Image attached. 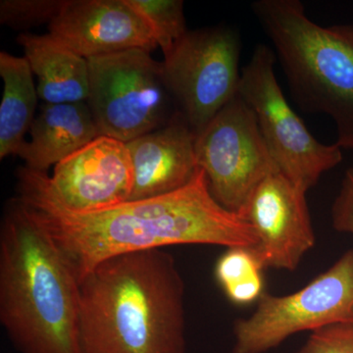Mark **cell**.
<instances>
[{
    "mask_svg": "<svg viewBox=\"0 0 353 353\" xmlns=\"http://www.w3.org/2000/svg\"><path fill=\"white\" fill-rule=\"evenodd\" d=\"M30 134L31 139L23 143L17 155L27 168L41 173H48L51 166L101 136L87 101L44 104Z\"/></svg>",
    "mask_w": 353,
    "mask_h": 353,
    "instance_id": "14",
    "label": "cell"
},
{
    "mask_svg": "<svg viewBox=\"0 0 353 353\" xmlns=\"http://www.w3.org/2000/svg\"><path fill=\"white\" fill-rule=\"evenodd\" d=\"M87 103L101 136L127 143L164 127L179 111L162 62L145 50L88 58Z\"/></svg>",
    "mask_w": 353,
    "mask_h": 353,
    "instance_id": "5",
    "label": "cell"
},
{
    "mask_svg": "<svg viewBox=\"0 0 353 353\" xmlns=\"http://www.w3.org/2000/svg\"><path fill=\"white\" fill-rule=\"evenodd\" d=\"M32 74L39 99L48 104L77 103L88 97V62L51 34L22 32L17 38Z\"/></svg>",
    "mask_w": 353,
    "mask_h": 353,
    "instance_id": "15",
    "label": "cell"
},
{
    "mask_svg": "<svg viewBox=\"0 0 353 353\" xmlns=\"http://www.w3.org/2000/svg\"><path fill=\"white\" fill-rule=\"evenodd\" d=\"M241 38L226 26L188 31L162 61L179 111L197 134L239 94Z\"/></svg>",
    "mask_w": 353,
    "mask_h": 353,
    "instance_id": "8",
    "label": "cell"
},
{
    "mask_svg": "<svg viewBox=\"0 0 353 353\" xmlns=\"http://www.w3.org/2000/svg\"><path fill=\"white\" fill-rule=\"evenodd\" d=\"M196 155L216 201L240 216L260 183L281 173L255 114L239 94L197 132Z\"/></svg>",
    "mask_w": 353,
    "mask_h": 353,
    "instance_id": "9",
    "label": "cell"
},
{
    "mask_svg": "<svg viewBox=\"0 0 353 353\" xmlns=\"http://www.w3.org/2000/svg\"><path fill=\"white\" fill-rule=\"evenodd\" d=\"M353 324V248L303 289L264 292L250 317L234 322L233 353H265L292 334Z\"/></svg>",
    "mask_w": 353,
    "mask_h": 353,
    "instance_id": "7",
    "label": "cell"
},
{
    "mask_svg": "<svg viewBox=\"0 0 353 353\" xmlns=\"http://www.w3.org/2000/svg\"><path fill=\"white\" fill-rule=\"evenodd\" d=\"M134 168L127 145L99 136L55 165L48 187L58 201L78 213L105 210L131 199Z\"/></svg>",
    "mask_w": 353,
    "mask_h": 353,
    "instance_id": "11",
    "label": "cell"
},
{
    "mask_svg": "<svg viewBox=\"0 0 353 353\" xmlns=\"http://www.w3.org/2000/svg\"><path fill=\"white\" fill-rule=\"evenodd\" d=\"M296 353H353V324L316 330Z\"/></svg>",
    "mask_w": 353,
    "mask_h": 353,
    "instance_id": "20",
    "label": "cell"
},
{
    "mask_svg": "<svg viewBox=\"0 0 353 353\" xmlns=\"http://www.w3.org/2000/svg\"><path fill=\"white\" fill-rule=\"evenodd\" d=\"M48 32L87 59L158 48L152 30L126 0H65Z\"/></svg>",
    "mask_w": 353,
    "mask_h": 353,
    "instance_id": "12",
    "label": "cell"
},
{
    "mask_svg": "<svg viewBox=\"0 0 353 353\" xmlns=\"http://www.w3.org/2000/svg\"><path fill=\"white\" fill-rule=\"evenodd\" d=\"M252 9L294 101L306 112L328 115L336 145L353 150V24H316L299 0H257Z\"/></svg>",
    "mask_w": 353,
    "mask_h": 353,
    "instance_id": "4",
    "label": "cell"
},
{
    "mask_svg": "<svg viewBox=\"0 0 353 353\" xmlns=\"http://www.w3.org/2000/svg\"><path fill=\"white\" fill-rule=\"evenodd\" d=\"M55 241L17 197L0 224V322L20 353H83L81 287Z\"/></svg>",
    "mask_w": 353,
    "mask_h": 353,
    "instance_id": "3",
    "label": "cell"
},
{
    "mask_svg": "<svg viewBox=\"0 0 353 353\" xmlns=\"http://www.w3.org/2000/svg\"><path fill=\"white\" fill-rule=\"evenodd\" d=\"M3 95L0 104V159L17 155L34 122L39 94L25 57L0 52Z\"/></svg>",
    "mask_w": 353,
    "mask_h": 353,
    "instance_id": "16",
    "label": "cell"
},
{
    "mask_svg": "<svg viewBox=\"0 0 353 353\" xmlns=\"http://www.w3.org/2000/svg\"><path fill=\"white\" fill-rule=\"evenodd\" d=\"M65 0H1L0 23L11 29H31L37 26L50 25L61 11Z\"/></svg>",
    "mask_w": 353,
    "mask_h": 353,
    "instance_id": "19",
    "label": "cell"
},
{
    "mask_svg": "<svg viewBox=\"0 0 353 353\" xmlns=\"http://www.w3.org/2000/svg\"><path fill=\"white\" fill-rule=\"evenodd\" d=\"M196 138L178 112L164 127L127 143L134 176L130 201L163 196L187 185L199 170Z\"/></svg>",
    "mask_w": 353,
    "mask_h": 353,
    "instance_id": "13",
    "label": "cell"
},
{
    "mask_svg": "<svg viewBox=\"0 0 353 353\" xmlns=\"http://www.w3.org/2000/svg\"><path fill=\"white\" fill-rule=\"evenodd\" d=\"M306 194L282 173L274 174L260 183L241 213L256 236L253 250L264 269L296 270L314 246Z\"/></svg>",
    "mask_w": 353,
    "mask_h": 353,
    "instance_id": "10",
    "label": "cell"
},
{
    "mask_svg": "<svg viewBox=\"0 0 353 353\" xmlns=\"http://www.w3.org/2000/svg\"><path fill=\"white\" fill-rule=\"evenodd\" d=\"M331 216L336 231L353 236V167L345 172L340 192L332 205Z\"/></svg>",
    "mask_w": 353,
    "mask_h": 353,
    "instance_id": "21",
    "label": "cell"
},
{
    "mask_svg": "<svg viewBox=\"0 0 353 353\" xmlns=\"http://www.w3.org/2000/svg\"><path fill=\"white\" fill-rule=\"evenodd\" d=\"M83 353H185V282L164 250L126 253L80 283Z\"/></svg>",
    "mask_w": 353,
    "mask_h": 353,
    "instance_id": "2",
    "label": "cell"
},
{
    "mask_svg": "<svg viewBox=\"0 0 353 353\" xmlns=\"http://www.w3.org/2000/svg\"><path fill=\"white\" fill-rule=\"evenodd\" d=\"M17 181L16 197L55 241L80 283L101 262L126 253L179 245L257 243L252 227L216 201L201 168L175 192L90 213L64 208L48 187V173L21 167Z\"/></svg>",
    "mask_w": 353,
    "mask_h": 353,
    "instance_id": "1",
    "label": "cell"
},
{
    "mask_svg": "<svg viewBox=\"0 0 353 353\" xmlns=\"http://www.w3.org/2000/svg\"><path fill=\"white\" fill-rule=\"evenodd\" d=\"M276 59L273 50L259 44L241 69L239 95L255 114L279 170L307 192L343 161V150L318 141L290 108L276 78Z\"/></svg>",
    "mask_w": 353,
    "mask_h": 353,
    "instance_id": "6",
    "label": "cell"
},
{
    "mask_svg": "<svg viewBox=\"0 0 353 353\" xmlns=\"http://www.w3.org/2000/svg\"><path fill=\"white\" fill-rule=\"evenodd\" d=\"M145 20L164 57L170 54L174 43L187 34L182 0H126Z\"/></svg>",
    "mask_w": 353,
    "mask_h": 353,
    "instance_id": "18",
    "label": "cell"
},
{
    "mask_svg": "<svg viewBox=\"0 0 353 353\" xmlns=\"http://www.w3.org/2000/svg\"><path fill=\"white\" fill-rule=\"evenodd\" d=\"M264 267L253 248H227L215 265V277L228 299L236 305L259 301L264 294Z\"/></svg>",
    "mask_w": 353,
    "mask_h": 353,
    "instance_id": "17",
    "label": "cell"
}]
</instances>
